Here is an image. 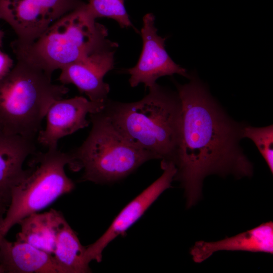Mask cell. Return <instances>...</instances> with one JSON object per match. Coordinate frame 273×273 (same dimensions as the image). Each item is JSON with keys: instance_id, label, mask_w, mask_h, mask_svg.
Masks as SVG:
<instances>
[{"instance_id": "6da1fadb", "label": "cell", "mask_w": 273, "mask_h": 273, "mask_svg": "<svg viewBox=\"0 0 273 273\" xmlns=\"http://www.w3.org/2000/svg\"><path fill=\"white\" fill-rule=\"evenodd\" d=\"M176 85L181 117L172 162L174 179L184 189L190 207L201 197L207 176L250 177L253 167L239 144L244 125L232 120L198 80Z\"/></svg>"}, {"instance_id": "7a4b0ae2", "label": "cell", "mask_w": 273, "mask_h": 273, "mask_svg": "<svg viewBox=\"0 0 273 273\" xmlns=\"http://www.w3.org/2000/svg\"><path fill=\"white\" fill-rule=\"evenodd\" d=\"M140 101L107 100L102 111L128 142L153 159L171 161L180 127L181 103L177 93L157 83Z\"/></svg>"}, {"instance_id": "3957f363", "label": "cell", "mask_w": 273, "mask_h": 273, "mask_svg": "<svg viewBox=\"0 0 273 273\" xmlns=\"http://www.w3.org/2000/svg\"><path fill=\"white\" fill-rule=\"evenodd\" d=\"M68 92L64 84L53 83L52 76L40 68L17 59L0 79V127L34 140L50 107Z\"/></svg>"}, {"instance_id": "277c9868", "label": "cell", "mask_w": 273, "mask_h": 273, "mask_svg": "<svg viewBox=\"0 0 273 273\" xmlns=\"http://www.w3.org/2000/svg\"><path fill=\"white\" fill-rule=\"evenodd\" d=\"M64 15L27 46L12 48L17 59L25 60L52 76L54 71L106 47H117L107 39L106 27L85 7Z\"/></svg>"}, {"instance_id": "5b68a950", "label": "cell", "mask_w": 273, "mask_h": 273, "mask_svg": "<svg viewBox=\"0 0 273 273\" xmlns=\"http://www.w3.org/2000/svg\"><path fill=\"white\" fill-rule=\"evenodd\" d=\"M102 110L89 114L92 126L88 136L79 147L68 153L70 169H83L82 180L96 184L121 179L154 159L123 138Z\"/></svg>"}, {"instance_id": "8992f818", "label": "cell", "mask_w": 273, "mask_h": 273, "mask_svg": "<svg viewBox=\"0 0 273 273\" xmlns=\"http://www.w3.org/2000/svg\"><path fill=\"white\" fill-rule=\"evenodd\" d=\"M35 157L32 161L34 169L12 191L0 225V240L23 218L45 208L74 189V182L65 171L70 161L68 153L48 150Z\"/></svg>"}, {"instance_id": "52a82bcc", "label": "cell", "mask_w": 273, "mask_h": 273, "mask_svg": "<svg viewBox=\"0 0 273 273\" xmlns=\"http://www.w3.org/2000/svg\"><path fill=\"white\" fill-rule=\"evenodd\" d=\"M85 4L81 0H0V19L7 22L17 36L11 48L24 47L58 19Z\"/></svg>"}, {"instance_id": "ba28073f", "label": "cell", "mask_w": 273, "mask_h": 273, "mask_svg": "<svg viewBox=\"0 0 273 273\" xmlns=\"http://www.w3.org/2000/svg\"><path fill=\"white\" fill-rule=\"evenodd\" d=\"M162 174L140 194L128 203L116 216L110 226L96 241L86 247L85 258L101 261L106 247L119 235H123L144 214L159 196L171 186L176 172L172 162L162 161Z\"/></svg>"}, {"instance_id": "9c48e42d", "label": "cell", "mask_w": 273, "mask_h": 273, "mask_svg": "<svg viewBox=\"0 0 273 273\" xmlns=\"http://www.w3.org/2000/svg\"><path fill=\"white\" fill-rule=\"evenodd\" d=\"M154 20L152 14H146L143 18L142 52L137 64L128 69L130 75L129 82L132 87L143 83L149 88L157 83L159 77L174 74L189 77L187 71L176 64L166 52V38L158 35Z\"/></svg>"}, {"instance_id": "30bf717a", "label": "cell", "mask_w": 273, "mask_h": 273, "mask_svg": "<svg viewBox=\"0 0 273 273\" xmlns=\"http://www.w3.org/2000/svg\"><path fill=\"white\" fill-rule=\"evenodd\" d=\"M105 103L91 101L83 97L55 101L47 112L45 129L38 133V142L48 150L57 149L61 138L88 126L87 114L101 111Z\"/></svg>"}, {"instance_id": "8fae6325", "label": "cell", "mask_w": 273, "mask_h": 273, "mask_svg": "<svg viewBox=\"0 0 273 273\" xmlns=\"http://www.w3.org/2000/svg\"><path fill=\"white\" fill-rule=\"evenodd\" d=\"M115 47L96 51L63 68L59 80L63 84H73L93 102H106L109 85L103 80L113 68Z\"/></svg>"}, {"instance_id": "7c38bea8", "label": "cell", "mask_w": 273, "mask_h": 273, "mask_svg": "<svg viewBox=\"0 0 273 273\" xmlns=\"http://www.w3.org/2000/svg\"><path fill=\"white\" fill-rule=\"evenodd\" d=\"M34 140L0 127V199L8 206L13 189L32 171L24 169L23 164L35 152Z\"/></svg>"}, {"instance_id": "4fadbf2b", "label": "cell", "mask_w": 273, "mask_h": 273, "mask_svg": "<svg viewBox=\"0 0 273 273\" xmlns=\"http://www.w3.org/2000/svg\"><path fill=\"white\" fill-rule=\"evenodd\" d=\"M220 251L273 253V222H266L236 236L214 241H198L191 248L193 260L201 263Z\"/></svg>"}, {"instance_id": "5bb4252c", "label": "cell", "mask_w": 273, "mask_h": 273, "mask_svg": "<svg viewBox=\"0 0 273 273\" xmlns=\"http://www.w3.org/2000/svg\"><path fill=\"white\" fill-rule=\"evenodd\" d=\"M0 266L8 273H60L52 254L5 237L0 240Z\"/></svg>"}, {"instance_id": "9a60e30c", "label": "cell", "mask_w": 273, "mask_h": 273, "mask_svg": "<svg viewBox=\"0 0 273 273\" xmlns=\"http://www.w3.org/2000/svg\"><path fill=\"white\" fill-rule=\"evenodd\" d=\"M85 250L86 247L82 245L75 232L59 211L52 255L60 273L90 272Z\"/></svg>"}, {"instance_id": "2e32d148", "label": "cell", "mask_w": 273, "mask_h": 273, "mask_svg": "<svg viewBox=\"0 0 273 273\" xmlns=\"http://www.w3.org/2000/svg\"><path fill=\"white\" fill-rule=\"evenodd\" d=\"M59 213L51 209L47 212H35L25 217L18 223L21 229L17 234L16 240L28 243L52 255Z\"/></svg>"}, {"instance_id": "e0dca14e", "label": "cell", "mask_w": 273, "mask_h": 273, "mask_svg": "<svg viewBox=\"0 0 273 273\" xmlns=\"http://www.w3.org/2000/svg\"><path fill=\"white\" fill-rule=\"evenodd\" d=\"M125 0H88L85 7L95 19L106 17L115 20L122 28L132 26L125 7Z\"/></svg>"}, {"instance_id": "ac0fdd59", "label": "cell", "mask_w": 273, "mask_h": 273, "mask_svg": "<svg viewBox=\"0 0 273 273\" xmlns=\"http://www.w3.org/2000/svg\"><path fill=\"white\" fill-rule=\"evenodd\" d=\"M242 138H248L254 142L272 174L273 125L261 127L244 125Z\"/></svg>"}, {"instance_id": "d6986e66", "label": "cell", "mask_w": 273, "mask_h": 273, "mask_svg": "<svg viewBox=\"0 0 273 273\" xmlns=\"http://www.w3.org/2000/svg\"><path fill=\"white\" fill-rule=\"evenodd\" d=\"M13 65L12 59L7 54L0 50V79L11 70Z\"/></svg>"}, {"instance_id": "ffe728a7", "label": "cell", "mask_w": 273, "mask_h": 273, "mask_svg": "<svg viewBox=\"0 0 273 273\" xmlns=\"http://www.w3.org/2000/svg\"><path fill=\"white\" fill-rule=\"evenodd\" d=\"M8 205L0 199V225L6 214Z\"/></svg>"}, {"instance_id": "44dd1931", "label": "cell", "mask_w": 273, "mask_h": 273, "mask_svg": "<svg viewBox=\"0 0 273 273\" xmlns=\"http://www.w3.org/2000/svg\"><path fill=\"white\" fill-rule=\"evenodd\" d=\"M0 273H4V271L2 268L1 267V266H0Z\"/></svg>"}]
</instances>
